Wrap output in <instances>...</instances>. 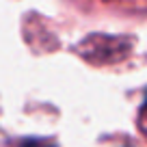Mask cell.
Instances as JSON below:
<instances>
[{
  "label": "cell",
  "instance_id": "obj_1",
  "mask_svg": "<svg viewBox=\"0 0 147 147\" xmlns=\"http://www.w3.org/2000/svg\"><path fill=\"white\" fill-rule=\"evenodd\" d=\"M20 147H54L50 141H41V138H28V141H24Z\"/></svg>",
  "mask_w": 147,
  "mask_h": 147
},
{
  "label": "cell",
  "instance_id": "obj_2",
  "mask_svg": "<svg viewBox=\"0 0 147 147\" xmlns=\"http://www.w3.org/2000/svg\"><path fill=\"white\" fill-rule=\"evenodd\" d=\"M141 117L147 119V100H145V104H143V108H141Z\"/></svg>",
  "mask_w": 147,
  "mask_h": 147
}]
</instances>
